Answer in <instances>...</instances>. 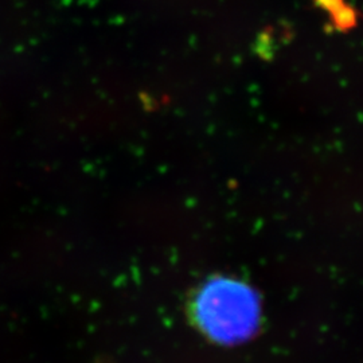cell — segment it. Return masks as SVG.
<instances>
[{
    "instance_id": "obj_1",
    "label": "cell",
    "mask_w": 363,
    "mask_h": 363,
    "mask_svg": "<svg viewBox=\"0 0 363 363\" xmlns=\"http://www.w3.org/2000/svg\"><path fill=\"white\" fill-rule=\"evenodd\" d=\"M195 322L216 342L233 345L250 337L259 325V303L255 291L234 279H216L195 296Z\"/></svg>"
}]
</instances>
